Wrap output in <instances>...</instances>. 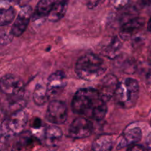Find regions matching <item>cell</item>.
I'll return each mask as SVG.
<instances>
[{
	"label": "cell",
	"instance_id": "obj_1",
	"mask_svg": "<svg viewBox=\"0 0 151 151\" xmlns=\"http://www.w3.org/2000/svg\"><path fill=\"white\" fill-rule=\"evenodd\" d=\"M74 113L96 121L102 120L107 113L106 101L96 88H80L72 101Z\"/></svg>",
	"mask_w": 151,
	"mask_h": 151
},
{
	"label": "cell",
	"instance_id": "obj_2",
	"mask_svg": "<svg viewBox=\"0 0 151 151\" xmlns=\"http://www.w3.org/2000/svg\"><path fill=\"white\" fill-rule=\"evenodd\" d=\"M107 66L104 60L93 53L81 56L75 64V72L81 79L87 81L97 80L104 75Z\"/></svg>",
	"mask_w": 151,
	"mask_h": 151
},
{
	"label": "cell",
	"instance_id": "obj_3",
	"mask_svg": "<svg viewBox=\"0 0 151 151\" xmlns=\"http://www.w3.org/2000/svg\"><path fill=\"white\" fill-rule=\"evenodd\" d=\"M139 94V86L137 80L127 78L119 83L115 92V100L125 109H131L137 103Z\"/></svg>",
	"mask_w": 151,
	"mask_h": 151
},
{
	"label": "cell",
	"instance_id": "obj_4",
	"mask_svg": "<svg viewBox=\"0 0 151 151\" xmlns=\"http://www.w3.org/2000/svg\"><path fill=\"white\" fill-rule=\"evenodd\" d=\"M27 121V114L23 109L13 112L10 116L5 118L1 122V141H7L23 132Z\"/></svg>",
	"mask_w": 151,
	"mask_h": 151
},
{
	"label": "cell",
	"instance_id": "obj_5",
	"mask_svg": "<svg viewBox=\"0 0 151 151\" xmlns=\"http://www.w3.org/2000/svg\"><path fill=\"white\" fill-rule=\"evenodd\" d=\"M68 111L66 103L60 100H53L47 108L46 118L54 125H62L67 120Z\"/></svg>",
	"mask_w": 151,
	"mask_h": 151
},
{
	"label": "cell",
	"instance_id": "obj_6",
	"mask_svg": "<svg viewBox=\"0 0 151 151\" xmlns=\"http://www.w3.org/2000/svg\"><path fill=\"white\" fill-rule=\"evenodd\" d=\"M93 131V125L86 117L76 118L73 120L69 128V136L73 139L87 138Z\"/></svg>",
	"mask_w": 151,
	"mask_h": 151
},
{
	"label": "cell",
	"instance_id": "obj_7",
	"mask_svg": "<svg viewBox=\"0 0 151 151\" xmlns=\"http://www.w3.org/2000/svg\"><path fill=\"white\" fill-rule=\"evenodd\" d=\"M1 90L9 97L19 96L24 91V83L18 77L13 75H5L0 81Z\"/></svg>",
	"mask_w": 151,
	"mask_h": 151
},
{
	"label": "cell",
	"instance_id": "obj_8",
	"mask_svg": "<svg viewBox=\"0 0 151 151\" xmlns=\"http://www.w3.org/2000/svg\"><path fill=\"white\" fill-rule=\"evenodd\" d=\"M32 10L29 5L22 7L11 27V32L14 36H20L25 31L29 23Z\"/></svg>",
	"mask_w": 151,
	"mask_h": 151
},
{
	"label": "cell",
	"instance_id": "obj_9",
	"mask_svg": "<svg viewBox=\"0 0 151 151\" xmlns=\"http://www.w3.org/2000/svg\"><path fill=\"white\" fill-rule=\"evenodd\" d=\"M66 86V76L63 71H57L48 78L47 90L49 97H55L63 91Z\"/></svg>",
	"mask_w": 151,
	"mask_h": 151
},
{
	"label": "cell",
	"instance_id": "obj_10",
	"mask_svg": "<svg viewBox=\"0 0 151 151\" xmlns=\"http://www.w3.org/2000/svg\"><path fill=\"white\" fill-rule=\"evenodd\" d=\"M119 83L117 78L111 74L105 76L101 80L97 90L106 101L110 100L112 97H114Z\"/></svg>",
	"mask_w": 151,
	"mask_h": 151
},
{
	"label": "cell",
	"instance_id": "obj_11",
	"mask_svg": "<svg viewBox=\"0 0 151 151\" xmlns=\"http://www.w3.org/2000/svg\"><path fill=\"white\" fill-rule=\"evenodd\" d=\"M142 133L139 127H130L126 128L119 140V147L137 144L142 139Z\"/></svg>",
	"mask_w": 151,
	"mask_h": 151
},
{
	"label": "cell",
	"instance_id": "obj_12",
	"mask_svg": "<svg viewBox=\"0 0 151 151\" xmlns=\"http://www.w3.org/2000/svg\"><path fill=\"white\" fill-rule=\"evenodd\" d=\"M63 136L61 129L57 125H50L46 128L44 134V142L47 147H55L58 145Z\"/></svg>",
	"mask_w": 151,
	"mask_h": 151
},
{
	"label": "cell",
	"instance_id": "obj_13",
	"mask_svg": "<svg viewBox=\"0 0 151 151\" xmlns=\"http://www.w3.org/2000/svg\"><path fill=\"white\" fill-rule=\"evenodd\" d=\"M16 16V10L10 0H1L0 4V24L1 27L10 24Z\"/></svg>",
	"mask_w": 151,
	"mask_h": 151
},
{
	"label": "cell",
	"instance_id": "obj_14",
	"mask_svg": "<svg viewBox=\"0 0 151 151\" xmlns=\"http://www.w3.org/2000/svg\"><path fill=\"white\" fill-rule=\"evenodd\" d=\"M144 25V19L134 17L122 24L121 27V36L123 38H128L132 34L137 32Z\"/></svg>",
	"mask_w": 151,
	"mask_h": 151
},
{
	"label": "cell",
	"instance_id": "obj_15",
	"mask_svg": "<svg viewBox=\"0 0 151 151\" xmlns=\"http://www.w3.org/2000/svg\"><path fill=\"white\" fill-rule=\"evenodd\" d=\"M34 137L30 132L25 131L18 135L17 139L13 143L10 151H27L32 145Z\"/></svg>",
	"mask_w": 151,
	"mask_h": 151
},
{
	"label": "cell",
	"instance_id": "obj_16",
	"mask_svg": "<svg viewBox=\"0 0 151 151\" xmlns=\"http://www.w3.org/2000/svg\"><path fill=\"white\" fill-rule=\"evenodd\" d=\"M54 4L55 0H40L32 14L33 20H38L42 18L48 17L50 12L52 10Z\"/></svg>",
	"mask_w": 151,
	"mask_h": 151
},
{
	"label": "cell",
	"instance_id": "obj_17",
	"mask_svg": "<svg viewBox=\"0 0 151 151\" xmlns=\"http://www.w3.org/2000/svg\"><path fill=\"white\" fill-rule=\"evenodd\" d=\"M66 10H67V0H55L52 10L50 12L47 19L50 22H58L64 16Z\"/></svg>",
	"mask_w": 151,
	"mask_h": 151
},
{
	"label": "cell",
	"instance_id": "obj_18",
	"mask_svg": "<svg viewBox=\"0 0 151 151\" xmlns=\"http://www.w3.org/2000/svg\"><path fill=\"white\" fill-rule=\"evenodd\" d=\"M122 44L117 37H113L106 45L103 47L102 52L106 57L112 59L117 57L122 49Z\"/></svg>",
	"mask_w": 151,
	"mask_h": 151
},
{
	"label": "cell",
	"instance_id": "obj_19",
	"mask_svg": "<svg viewBox=\"0 0 151 151\" xmlns=\"http://www.w3.org/2000/svg\"><path fill=\"white\" fill-rule=\"evenodd\" d=\"M113 139L109 135H102L97 137L92 145L93 151H111Z\"/></svg>",
	"mask_w": 151,
	"mask_h": 151
},
{
	"label": "cell",
	"instance_id": "obj_20",
	"mask_svg": "<svg viewBox=\"0 0 151 151\" xmlns=\"http://www.w3.org/2000/svg\"><path fill=\"white\" fill-rule=\"evenodd\" d=\"M49 98L47 87H44L41 84H37L33 91L34 103L38 106H44Z\"/></svg>",
	"mask_w": 151,
	"mask_h": 151
},
{
	"label": "cell",
	"instance_id": "obj_21",
	"mask_svg": "<svg viewBox=\"0 0 151 151\" xmlns=\"http://www.w3.org/2000/svg\"><path fill=\"white\" fill-rule=\"evenodd\" d=\"M13 36L14 35L12 34L11 31L8 32L7 31L1 29V45H4V44H7L10 43L13 39Z\"/></svg>",
	"mask_w": 151,
	"mask_h": 151
},
{
	"label": "cell",
	"instance_id": "obj_22",
	"mask_svg": "<svg viewBox=\"0 0 151 151\" xmlns=\"http://www.w3.org/2000/svg\"><path fill=\"white\" fill-rule=\"evenodd\" d=\"M128 151H148V150L144 146L135 144L131 145Z\"/></svg>",
	"mask_w": 151,
	"mask_h": 151
},
{
	"label": "cell",
	"instance_id": "obj_23",
	"mask_svg": "<svg viewBox=\"0 0 151 151\" xmlns=\"http://www.w3.org/2000/svg\"><path fill=\"white\" fill-rule=\"evenodd\" d=\"M100 1V0H86L87 7L90 9H93L97 7Z\"/></svg>",
	"mask_w": 151,
	"mask_h": 151
},
{
	"label": "cell",
	"instance_id": "obj_24",
	"mask_svg": "<svg viewBox=\"0 0 151 151\" xmlns=\"http://www.w3.org/2000/svg\"><path fill=\"white\" fill-rule=\"evenodd\" d=\"M129 0H114V4L117 8H120L125 6Z\"/></svg>",
	"mask_w": 151,
	"mask_h": 151
},
{
	"label": "cell",
	"instance_id": "obj_25",
	"mask_svg": "<svg viewBox=\"0 0 151 151\" xmlns=\"http://www.w3.org/2000/svg\"><path fill=\"white\" fill-rule=\"evenodd\" d=\"M13 1L17 3L18 4H19L21 7H23V6L27 5V4L30 0H13Z\"/></svg>",
	"mask_w": 151,
	"mask_h": 151
},
{
	"label": "cell",
	"instance_id": "obj_26",
	"mask_svg": "<svg viewBox=\"0 0 151 151\" xmlns=\"http://www.w3.org/2000/svg\"><path fill=\"white\" fill-rule=\"evenodd\" d=\"M146 144H147V149L151 151V133H150L149 135L147 136V140H146Z\"/></svg>",
	"mask_w": 151,
	"mask_h": 151
},
{
	"label": "cell",
	"instance_id": "obj_27",
	"mask_svg": "<svg viewBox=\"0 0 151 151\" xmlns=\"http://www.w3.org/2000/svg\"><path fill=\"white\" fill-rule=\"evenodd\" d=\"M147 29H148L149 32H151V18L149 20L148 23H147Z\"/></svg>",
	"mask_w": 151,
	"mask_h": 151
}]
</instances>
